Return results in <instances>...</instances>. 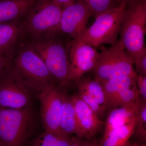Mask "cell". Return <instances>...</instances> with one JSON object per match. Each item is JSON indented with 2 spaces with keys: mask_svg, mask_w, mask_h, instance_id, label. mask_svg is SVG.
Here are the masks:
<instances>
[{
  "mask_svg": "<svg viewBox=\"0 0 146 146\" xmlns=\"http://www.w3.org/2000/svg\"><path fill=\"white\" fill-rule=\"evenodd\" d=\"M65 35L58 33L29 42L60 86L69 84V55L72 39H66Z\"/></svg>",
  "mask_w": 146,
  "mask_h": 146,
  "instance_id": "6da1fadb",
  "label": "cell"
},
{
  "mask_svg": "<svg viewBox=\"0 0 146 146\" xmlns=\"http://www.w3.org/2000/svg\"><path fill=\"white\" fill-rule=\"evenodd\" d=\"M20 44L9 66L18 78L31 91L36 93L56 84L45 63L29 43L22 44V46Z\"/></svg>",
  "mask_w": 146,
  "mask_h": 146,
  "instance_id": "7a4b0ae2",
  "label": "cell"
},
{
  "mask_svg": "<svg viewBox=\"0 0 146 146\" xmlns=\"http://www.w3.org/2000/svg\"><path fill=\"white\" fill-rule=\"evenodd\" d=\"M62 8L53 0H42L21 20L24 35L30 40L60 32Z\"/></svg>",
  "mask_w": 146,
  "mask_h": 146,
  "instance_id": "3957f363",
  "label": "cell"
},
{
  "mask_svg": "<svg viewBox=\"0 0 146 146\" xmlns=\"http://www.w3.org/2000/svg\"><path fill=\"white\" fill-rule=\"evenodd\" d=\"M146 0H135L127 5L120 27V39L133 59L146 50Z\"/></svg>",
  "mask_w": 146,
  "mask_h": 146,
  "instance_id": "277c9868",
  "label": "cell"
},
{
  "mask_svg": "<svg viewBox=\"0 0 146 146\" xmlns=\"http://www.w3.org/2000/svg\"><path fill=\"white\" fill-rule=\"evenodd\" d=\"M30 105L21 109L0 106V144L2 146H23L34 125Z\"/></svg>",
  "mask_w": 146,
  "mask_h": 146,
  "instance_id": "5b68a950",
  "label": "cell"
},
{
  "mask_svg": "<svg viewBox=\"0 0 146 146\" xmlns=\"http://www.w3.org/2000/svg\"><path fill=\"white\" fill-rule=\"evenodd\" d=\"M127 5L125 3H121L117 6L97 16L79 41L94 48L104 44H116Z\"/></svg>",
  "mask_w": 146,
  "mask_h": 146,
  "instance_id": "8992f818",
  "label": "cell"
},
{
  "mask_svg": "<svg viewBox=\"0 0 146 146\" xmlns=\"http://www.w3.org/2000/svg\"><path fill=\"white\" fill-rule=\"evenodd\" d=\"M133 59L122 41L102 51L92 72L99 80L125 76H137L133 68Z\"/></svg>",
  "mask_w": 146,
  "mask_h": 146,
  "instance_id": "52a82bcc",
  "label": "cell"
},
{
  "mask_svg": "<svg viewBox=\"0 0 146 146\" xmlns=\"http://www.w3.org/2000/svg\"><path fill=\"white\" fill-rule=\"evenodd\" d=\"M63 93L60 86L56 84L50 85L37 93L40 103L42 122L45 131L61 136L60 122Z\"/></svg>",
  "mask_w": 146,
  "mask_h": 146,
  "instance_id": "ba28073f",
  "label": "cell"
},
{
  "mask_svg": "<svg viewBox=\"0 0 146 146\" xmlns=\"http://www.w3.org/2000/svg\"><path fill=\"white\" fill-rule=\"evenodd\" d=\"M31 91L9 67L0 74V106L21 109L30 105Z\"/></svg>",
  "mask_w": 146,
  "mask_h": 146,
  "instance_id": "9c48e42d",
  "label": "cell"
},
{
  "mask_svg": "<svg viewBox=\"0 0 146 146\" xmlns=\"http://www.w3.org/2000/svg\"><path fill=\"white\" fill-rule=\"evenodd\" d=\"M92 12L82 1H75L62 9L60 21L61 33L75 41H79L84 34Z\"/></svg>",
  "mask_w": 146,
  "mask_h": 146,
  "instance_id": "30bf717a",
  "label": "cell"
},
{
  "mask_svg": "<svg viewBox=\"0 0 146 146\" xmlns=\"http://www.w3.org/2000/svg\"><path fill=\"white\" fill-rule=\"evenodd\" d=\"M100 55L94 47L80 41L72 39L70 45L68 83H77L86 73L91 71Z\"/></svg>",
  "mask_w": 146,
  "mask_h": 146,
  "instance_id": "8fae6325",
  "label": "cell"
},
{
  "mask_svg": "<svg viewBox=\"0 0 146 146\" xmlns=\"http://www.w3.org/2000/svg\"><path fill=\"white\" fill-rule=\"evenodd\" d=\"M75 108L81 138H94L104 127V122L80 98L77 94L71 96Z\"/></svg>",
  "mask_w": 146,
  "mask_h": 146,
  "instance_id": "7c38bea8",
  "label": "cell"
},
{
  "mask_svg": "<svg viewBox=\"0 0 146 146\" xmlns=\"http://www.w3.org/2000/svg\"><path fill=\"white\" fill-rule=\"evenodd\" d=\"M23 37L21 20L0 23V56L11 61Z\"/></svg>",
  "mask_w": 146,
  "mask_h": 146,
  "instance_id": "4fadbf2b",
  "label": "cell"
},
{
  "mask_svg": "<svg viewBox=\"0 0 146 146\" xmlns=\"http://www.w3.org/2000/svg\"><path fill=\"white\" fill-rule=\"evenodd\" d=\"M140 98L126 106L110 110L104 122V132L100 143L104 141L110 132L117 128L134 121L137 119Z\"/></svg>",
  "mask_w": 146,
  "mask_h": 146,
  "instance_id": "5bb4252c",
  "label": "cell"
},
{
  "mask_svg": "<svg viewBox=\"0 0 146 146\" xmlns=\"http://www.w3.org/2000/svg\"><path fill=\"white\" fill-rule=\"evenodd\" d=\"M36 0H0V23L21 20Z\"/></svg>",
  "mask_w": 146,
  "mask_h": 146,
  "instance_id": "9a60e30c",
  "label": "cell"
},
{
  "mask_svg": "<svg viewBox=\"0 0 146 146\" xmlns=\"http://www.w3.org/2000/svg\"><path fill=\"white\" fill-rule=\"evenodd\" d=\"M63 100L60 122L61 135L64 137H70L71 135L75 133L78 138H81L80 127L74 105L71 97L63 93Z\"/></svg>",
  "mask_w": 146,
  "mask_h": 146,
  "instance_id": "2e32d148",
  "label": "cell"
},
{
  "mask_svg": "<svg viewBox=\"0 0 146 146\" xmlns=\"http://www.w3.org/2000/svg\"><path fill=\"white\" fill-rule=\"evenodd\" d=\"M137 76H125L104 80L101 83L105 96V107L108 110L115 98L125 89L136 83Z\"/></svg>",
  "mask_w": 146,
  "mask_h": 146,
  "instance_id": "e0dca14e",
  "label": "cell"
},
{
  "mask_svg": "<svg viewBox=\"0 0 146 146\" xmlns=\"http://www.w3.org/2000/svg\"><path fill=\"white\" fill-rule=\"evenodd\" d=\"M136 121L137 119L132 123L112 131L104 141L100 143V146H126V143L133 134Z\"/></svg>",
  "mask_w": 146,
  "mask_h": 146,
  "instance_id": "ac0fdd59",
  "label": "cell"
},
{
  "mask_svg": "<svg viewBox=\"0 0 146 146\" xmlns=\"http://www.w3.org/2000/svg\"><path fill=\"white\" fill-rule=\"evenodd\" d=\"M70 137H63L55 133L45 131L35 138L30 146H70Z\"/></svg>",
  "mask_w": 146,
  "mask_h": 146,
  "instance_id": "d6986e66",
  "label": "cell"
},
{
  "mask_svg": "<svg viewBox=\"0 0 146 146\" xmlns=\"http://www.w3.org/2000/svg\"><path fill=\"white\" fill-rule=\"evenodd\" d=\"M79 81L82 84L91 98L106 109L104 92L100 82L94 76L85 77L84 76Z\"/></svg>",
  "mask_w": 146,
  "mask_h": 146,
  "instance_id": "ffe728a7",
  "label": "cell"
},
{
  "mask_svg": "<svg viewBox=\"0 0 146 146\" xmlns=\"http://www.w3.org/2000/svg\"><path fill=\"white\" fill-rule=\"evenodd\" d=\"M139 98V92L136 83L118 94L112 102L108 110L128 105Z\"/></svg>",
  "mask_w": 146,
  "mask_h": 146,
  "instance_id": "44dd1931",
  "label": "cell"
},
{
  "mask_svg": "<svg viewBox=\"0 0 146 146\" xmlns=\"http://www.w3.org/2000/svg\"><path fill=\"white\" fill-rule=\"evenodd\" d=\"M95 17L117 6V0H82Z\"/></svg>",
  "mask_w": 146,
  "mask_h": 146,
  "instance_id": "7402d4cb",
  "label": "cell"
},
{
  "mask_svg": "<svg viewBox=\"0 0 146 146\" xmlns=\"http://www.w3.org/2000/svg\"><path fill=\"white\" fill-rule=\"evenodd\" d=\"M76 84L77 85L79 96L91 108L100 119H102L106 110L104 107L101 106L89 95L85 87L80 81H78Z\"/></svg>",
  "mask_w": 146,
  "mask_h": 146,
  "instance_id": "603a6c76",
  "label": "cell"
},
{
  "mask_svg": "<svg viewBox=\"0 0 146 146\" xmlns=\"http://www.w3.org/2000/svg\"><path fill=\"white\" fill-rule=\"evenodd\" d=\"M136 66L134 70L137 76H146V50L133 59Z\"/></svg>",
  "mask_w": 146,
  "mask_h": 146,
  "instance_id": "cb8c5ba5",
  "label": "cell"
},
{
  "mask_svg": "<svg viewBox=\"0 0 146 146\" xmlns=\"http://www.w3.org/2000/svg\"><path fill=\"white\" fill-rule=\"evenodd\" d=\"M132 135H134L138 139V143L146 144V124L137 123L136 121Z\"/></svg>",
  "mask_w": 146,
  "mask_h": 146,
  "instance_id": "d4e9b609",
  "label": "cell"
},
{
  "mask_svg": "<svg viewBox=\"0 0 146 146\" xmlns=\"http://www.w3.org/2000/svg\"><path fill=\"white\" fill-rule=\"evenodd\" d=\"M136 84L139 97L146 100V76H137Z\"/></svg>",
  "mask_w": 146,
  "mask_h": 146,
  "instance_id": "484cf974",
  "label": "cell"
},
{
  "mask_svg": "<svg viewBox=\"0 0 146 146\" xmlns=\"http://www.w3.org/2000/svg\"><path fill=\"white\" fill-rule=\"evenodd\" d=\"M11 61L0 56V74L10 66Z\"/></svg>",
  "mask_w": 146,
  "mask_h": 146,
  "instance_id": "4316f807",
  "label": "cell"
},
{
  "mask_svg": "<svg viewBox=\"0 0 146 146\" xmlns=\"http://www.w3.org/2000/svg\"><path fill=\"white\" fill-rule=\"evenodd\" d=\"M53 1L60 6L62 9L65 6L74 2L76 0H53Z\"/></svg>",
  "mask_w": 146,
  "mask_h": 146,
  "instance_id": "83f0119b",
  "label": "cell"
},
{
  "mask_svg": "<svg viewBox=\"0 0 146 146\" xmlns=\"http://www.w3.org/2000/svg\"><path fill=\"white\" fill-rule=\"evenodd\" d=\"M126 146H146V144L139 143H131L129 140L126 144Z\"/></svg>",
  "mask_w": 146,
  "mask_h": 146,
  "instance_id": "f1b7e54d",
  "label": "cell"
},
{
  "mask_svg": "<svg viewBox=\"0 0 146 146\" xmlns=\"http://www.w3.org/2000/svg\"><path fill=\"white\" fill-rule=\"evenodd\" d=\"M80 141L77 138H73L72 143L70 146H80Z\"/></svg>",
  "mask_w": 146,
  "mask_h": 146,
  "instance_id": "f546056e",
  "label": "cell"
},
{
  "mask_svg": "<svg viewBox=\"0 0 146 146\" xmlns=\"http://www.w3.org/2000/svg\"><path fill=\"white\" fill-rule=\"evenodd\" d=\"M87 146H101L100 144L98 143V141L94 139L93 141L90 142H85Z\"/></svg>",
  "mask_w": 146,
  "mask_h": 146,
  "instance_id": "4dcf8cb0",
  "label": "cell"
},
{
  "mask_svg": "<svg viewBox=\"0 0 146 146\" xmlns=\"http://www.w3.org/2000/svg\"><path fill=\"white\" fill-rule=\"evenodd\" d=\"M134 1L135 0H117L119 3H126L127 5Z\"/></svg>",
  "mask_w": 146,
  "mask_h": 146,
  "instance_id": "1f68e13d",
  "label": "cell"
},
{
  "mask_svg": "<svg viewBox=\"0 0 146 146\" xmlns=\"http://www.w3.org/2000/svg\"><path fill=\"white\" fill-rule=\"evenodd\" d=\"M80 146H87L85 141H80Z\"/></svg>",
  "mask_w": 146,
  "mask_h": 146,
  "instance_id": "d6a6232c",
  "label": "cell"
},
{
  "mask_svg": "<svg viewBox=\"0 0 146 146\" xmlns=\"http://www.w3.org/2000/svg\"><path fill=\"white\" fill-rule=\"evenodd\" d=\"M0 146H2L1 145V144H0Z\"/></svg>",
  "mask_w": 146,
  "mask_h": 146,
  "instance_id": "836d02e7",
  "label": "cell"
}]
</instances>
